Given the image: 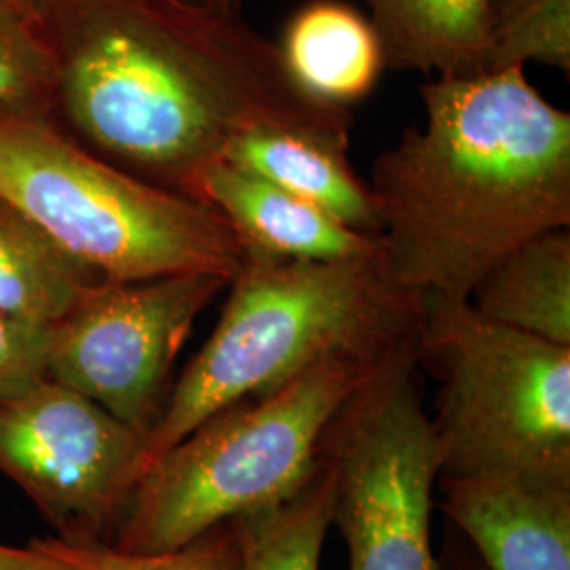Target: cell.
<instances>
[{"label":"cell","mask_w":570,"mask_h":570,"mask_svg":"<svg viewBox=\"0 0 570 570\" xmlns=\"http://www.w3.org/2000/svg\"><path fill=\"white\" fill-rule=\"evenodd\" d=\"M503 326L570 346V230L556 228L511 249L471 294Z\"/></svg>","instance_id":"obj_15"},{"label":"cell","mask_w":570,"mask_h":570,"mask_svg":"<svg viewBox=\"0 0 570 570\" xmlns=\"http://www.w3.org/2000/svg\"><path fill=\"white\" fill-rule=\"evenodd\" d=\"M228 282L216 273H184L94 285L51 326L49 379L102 406L146 444L184 343Z\"/></svg>","instance_id":"obj_8"},{"label":"cell","mask_w":570,"mask_h":570,"mask_svg":"<svg viewBox=\"0 0 570 570\" xmlns=\"http://www.w3.org/2000/svg\"><path fill=\"white\" fill-rule=\"evenodd\" d=\"M379 364L326 360L207 416L144 471L110 546L180 550L207 530L292 499L317 469L327 423Z\"/></svg>","instance_id":"obj_4"},{"label":"cell","mask_w":570,"mask_h":570,"mask_svg":"<svg viewBox=\"0 0 570 570\" xmlns=\"http://www.w3.org/2000/svg\"><path fill=\"white\" fill-rule=\"evenodd\" d=\"M188 4H197L205 9H218V11H242L244 0H184Z\"/></svg>","instance_id":"obj_24"},{"label":"cell","mask_w":570,"mask_h":570,"mask_svg":"<svg viewBox=\"0 0 570 570\" xmlns=\"http://www.w3.org/2000/svg\"><path fill=\"white\" fill-rule=\"evenodd\" d=\"M56 68L51 117L104 161L202 202L205 171L254 129L348 150L346 108L320 102L277 42L245 20L184 0H37Z\"/></svg>","instance_id":"obj_1"},{"label":"cell","mask_w":570,"mask_h":570,"mask_svg":"<svg viewBox=\"0 0 570 570\" xmlns=\"http://www.w3.org/2000/svg\"><path fill=\"white\" fill-rule=\"evenodd\" d=\"M440 510L487 570H570V487L440 478Z\"/></svg>","instance_id":"obj_10"},{"label":"cell","mask_w":570,"mask_h":570,"mask_svg":"<svg viewBox=\"0 0 570 570\" xmlns=\"http://www.w3.org/2000/svg\"><path fill=\"white\" fill-rule=\"evenodd\" d=\"M102 282L32 218L0 199V313L53 326Z\"/></svg>","instance_id":"obj_16"},{"label":"cell","mask_w":570,"mask_h":570,"mask_svg":"<svg viewBox=\"0 0 570 570\" xmlns=\"http://www.w3.org/2000/svg\"><path fill=\"white\" fill-rule=\"evenodd\" d=\"M416 360L438 381L440 478L570 487V346L425 294Z\"/></svg>","instance_id":"obj_6"},{"label":"cell","mask_w":570,"mask_h":570,"mask_svg":"<svg viewBox=\"0 0 570 570\" xmlns=\"http://www.w3.org/2000/svg\"><path fill=\"white\" fill-rule=\"evenodd\" d=\"M0 199L106 282L230 279L244 247L212 205L122 171L47 112L0 108Z\"/></svg>","instance_id":"obj_5"},{"label":"cell","mask_w":570,"mask_h":570,"mask_svg":"<svg viewBox=\"0 0 570 570\" xmlns=\"http://www.w3.org/2000/svg\"><path fill=\"white\" fill-rule=\"evenodd\" d=\"M202 202L212 205L244 249L303 261H338L381 249L322 207L220 159L205 171Z\"/></svg>","instance_id":"obj_11"},{"label":"cell","mask_w":570,"mask_h":570,"mask_svg":"<svg viewBox=\"0 0 570 570\" xmlns=\"http://www.w3.org/2000/svg\"><path fill=\"white\" fill-rule=\"evenodd\" d=\"M277 47L303 91L341 108L367 98L387 70L372 21L345 0H308L298 7Z\"/></svg>","instance_id":"obj_12"},{"label":"cell","mask_w":570,"mask_h":570,"mask_svg":"<svg viewBox=\"0 0 570 570\" xmlns=\"http://www.w3.org/2000/svg\"><path fill=\"white\" fill-rule=\"evenodd\" d=\"M51 326L0 313V400L49 379Z\"/></svg>","instance_id":"obj_21"},{"label":"cell","mask_w":570,"mask_h":570,"mask_svg":"<svg viewBox=\"0 0 570 570\" xmlns=\"http://www.w3.org/2000/svg\"><path fill=\"white\" fill-rule=\"evenodd\" d=\"M332 527V484L320 463L303 489L271 510L239 518L237 570H320Z\"/></svg>","instance_id":"obj_17"},{"label":"cell","mask_w":570,"mask_h":570,"mask_svg":"<svg viewBox=\"0 0 570 570\" xmlns=\"http://www.w3.org/2000/svg\"><path fill=\"white\" fill-rule=\"evenodd\" d=\"M212 336L146 438L148 465L214 412L284 387L334 357L383 362L416 341L425 296L389 275L381 249L303 261L244 249Z\"/></svg>","instance_id":"obj_3"},{"label":"cell","mask_w":570,"mask_h":570,"mask_svg":"<svg viewBox=\"0 0 570 570\" xmlns=\"http://www.w3.org/2000/svg\"><path fill=\"white\" fill-rule=\"evenodd\" d=\"M387 70L484 75L489 0H364Z\"/></svg>","instance_id":"obj_14"},{"label":"cell","mask_w":570,"mask_h":570,"mask_svg":"<svg viewBox=\"0 0 570 570\" xmlns=\"http://www.w3.org/2000/svg\"><path fill=\"white\" fill-rule=\"evenodd\" d=\"M438 570H487L468 539L449 522L446 541L438 553Z\"/></svg>","instance_id":"obj_23"},{"label":"cell","mask_w":570,"mask_h":570,"mask_svg":"<svg viewBox=\"0 0 570 570\" xmlns=\"http://www.w3.org/2000/svg\"><path fill=\"white\" fill-rule=\"evenodd\" d=\"M30 543L75 570H237L242 558L239 520L207 530L193 543L167 553H127L104 541H66L60 537Z\"/></svg>","instance_id":"obj_19"},{"label":"cell","mask_w":570,"mask_h":570,"mask_svg":"<svg viewBox=\"0 0 570 570\" xmlns=\"http://www.w3.org/2000/svg\"><path fill=\"white\" fill-rule=\"evenodd\" d=\"M56 68L32 18L0 9V108L53 110Z\"/></svg>","instance_id":"obj_20"},{"label":"cell","mask_w":570,"mask_h":570,"mask_svg":"<svg viewBox=\"0 0 570 570\" xmlns=\"http://www.w3.org/2000/svg\"><path fill=\"white\" fill-rule=\"evenodd\" d=\"M35 7H37V0H0V9L20 13L32 20H35Z\"/></svg>","instance_id":"obj_25"},{"label":"cell","mask_w":570,"mask_h":570,"mask_svg":"<svg viewBox=\"0 0 570 570\" xmlns=\"http://www.w3.org/2000/svg\"><path fill=\"white\" fill-rule=\"evenodd\" d=\"M529 61L570 75V0H489L484 75Z\"/></svg>","instance_id":"obj_18"},{"label":"cell","mask_w":570,"mask_h":570,"mask_svg":"<svg viewBox=\"0 0 570 570\" xmlns=\"http://www.w3.org/2000/svg\"><path fill=\"white\" fill-rule=\"evenodd\" d=\"M146 469L140 433L51 379L0 400V473L60 539L110 543Z\"/></svg>","instance_id":"obj_9"},{"label":"cell","mask_w":570,"mask_h":570,"mask_svg":"<svg viewBox=\"0 0 570 570\" xmlns=\"http://www.w3.org/2000/svg\"><path fill=\"white\" fill-rule=\"evenodd\" d=\"M223 159L322 207L357 233H381L376 199L353 171L345 148L298 131L254 129L228 144Z\"/></svg>","instance_id":"obj_13"},{"label":"cell","mask_w":570,"mask_h":570,"mask_svg":"<svg viewBox=\"0 0 570 570\" xmlns=\"http://www.w3.org/2000/svg\"><path fill=\"white\" fill-rule=\"evenodd\" d=\"M425 119L370 176L389 275L419 294L469 301L511 249L570 228V115L524 66L421 87Z\"/></svg>","instance_id":"obj_2"},{"label":"cell","mask_w":570,"mask_h":570,"mask_svg":"<svg viewBox=\"0 0 570 570\" xmlns=\"http://www.w3.org/2000/svg\"><path fill=\"white\" fill-rule=\"evenodd\" d=\"M0 570H75L60 558L39 550L37 546L11 548L0 543Z\"/></svg>","instance_id":"obj_22"},{"label":"cell","mask_w":570,"mask_h":570,"mask_svg":"<svg viewBox=\"0 0 570 570\" xmlns=\"http://www.w3.org/2000/svg\"><path fill=\"white\" fill-rule=\"evenodd\" d=\"M419 370L412 341L348 393L324 431L320 463L348 570H438L431 510L442 456Z\"/></svg>","instance_id":"obj_7"}]
</instances>
